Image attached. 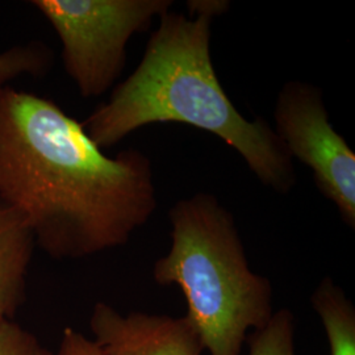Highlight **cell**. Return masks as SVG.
<instances>
[{"mask_svg":"<svg viewBox=\"0 0 355 355\" xmlns=\"http://www.w3.org/2000/svg\"><path fill=\"white\" fill-rule=\"evenodd\" d=\"M0 203L53 258H85L127 243L152 217V161L137 149L108 157L51 99L0 86Z\"/></svg>","mask_w":355,"mask_h":355,"instance_id":"6da1fadb","label":"cell"},{"mask_svg":"<svg viewBox=\"0 0 355 355\" xmlns=\"http://www.w3.org/2000/svg\"><path fill=\"white\" fill-rule=\"evenodd\" d=\"M229 1H189L193 19L166 12L137 69L82 123L108 149L135 130L179 123L212 133L239 153L262 184L286 195L296 184L293 159L266 120L245 119L223 89L211 58V24Z\"/></svg>","mask_w":355,"mask_h":355,"instance_id":"7a4b0ae2","label":"cell"},{"mask_svg":"<svg viewBox=\"0 0 355 355\" xmlns=\"http://www.w3.org/2000/svg\"><path fill=\"white\" fill-rule=\"evenodd\" d=\"M171 248L153 270L161 286H178L186 318L209 355H241L248 333L272 318V288L252 271L234 217L215 195L182 199L168 212Z\"/></svg>","mask_w":355,"mask_h":355,"instance_id":"3957f363","label":"cell"},{"mask_svg":"<svg viewBox=\"0 0 355 355\" xmlns=\"http://www.w3.org/2000/svg\"><path fill=\"white\" fill-rule=\"evenodd\" d=\"M62 45L66 74L83 98L114 87L127 62L135 33L148 31L154 17L168 12L171 0H33Z\"/></svg>","mask_w":355,"mask_h":355,"instance_id":"277c9868","label":"cell"},{"mask_svg":"<svg viewBox=\"0 0 355 355\" xmlns=\"http://www.w3.org/2000/svg\"><path fill=\"white\" fill-rule=\"evenodd\" d=\"M274 119V130L292 159L312 170L318 191L354 229L355 154L331 125L322 89L302 80L287 82L278 94Z\"/></svg>","mask_w":355,"mask_h":355,"instance_id":"5b68a950","label":"cell"},{"mask_svg":"<svg viewBox=\"0 0 355 355\" xmlns=\"http://www.w3.org/2000/svg\"><path fill=\"white\" fill-rule=\"evenodd\" d=\"M89 328L103 355H202L205 349L190 320L132 312L96 303Z\"/></svg>","mask_w":355,"mask_h":355,"instance_id":"8992f818","label":"cell"},{"mask_svg":"<svg viewBox=\"0 0 355 355\" xmlns=\"http://www.w3.org/2000/svg\"><path fill=\"white\" fill-rule=\"evenodd\" d=\"M35 236L19 211L0 203V325L21 304Z\"/></svg>","mask_w":355,"mask_h":355,"instance_id":"52a82bcc","label":"cell"},{"mask_svg":"<svg viewBox=\"0 0 355 355\" xmlns=\"http://www.w3.org/2000/svg\"><path fill=\"white\" fill-rule=\"evenodd\" d=\"M311 303L322 322L330 355H355V308L331 278L321 280Z\"/></svg>","mask_w":355,"mask_h":355,"instance_id":"ba28073f","label":"cell"},{"mask_svg":"<svg viewBox=\"0 0 355 355\" xmlns=\"http://www.w3.org/2000/svg\"><path fill=\"white\" fill-rule=\"evenodd\" d=\"M53 61L51 48L40 41L0 51V86H7L20 76L42 78L51 71Z\"/></svg>","mask_w":355,"mask_h":355,"instance_id":"9c48e42d","label":"cell"},{"mask_svg":"<svg viewBox=\"0 0 355 355\" xmlns=\"http://www.w3.org/2000/svg\"><path fill=\"white\" fill-rule=\"evenodd\" d=\"M249 355H296L295 318L291 311L280 309L262 329L248 336Z\"/></svg>","mask_w":355,"mask_h":355,"instance_id":"30bf717a","label":"cell"},{"mask_svg":"<svg viewBox=\"0 0 355 355\" xmlns=\"http://www.w3.org/2000/svg\"><path fill=\"white\" fill-rule=\"evenodd\" d=\"M0 355L51 354L29 331L7 321L0 325Z\"/></svg>","mask_w":355,"mask_h":355,"instance_id":"8fae6325","label":"cell"},{"mask_svg":"<svg viewBox=\"0 0 355 355\" xmlns=\"http://www.w3.org/2000/svg\"><path fill=\"white\" fill-rule=\"evenodd\" d=\"M57 355H103L99 346L80 331L66 328Z\"/></svg>","mask_w":355,"mask_h":355,"instance_id":"7c38bea8","label":"cell"}]
</instances>
